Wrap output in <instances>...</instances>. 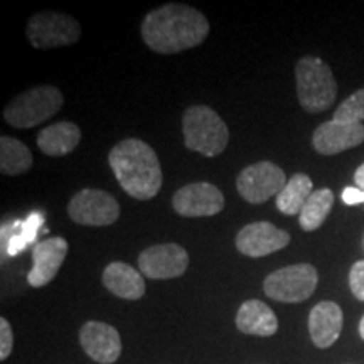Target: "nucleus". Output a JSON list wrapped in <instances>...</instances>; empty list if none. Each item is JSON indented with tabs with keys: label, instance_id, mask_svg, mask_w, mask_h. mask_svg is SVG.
<instances>
[{
	"label": "nucleus",
	"instance_id": "nucleus-1",
	"mask_svg": "<svg viewBox=\"0 0 364 364\" xmlns=\"http://www.w3.org/2000/svg\"><path fill=\"white\" fill-rule=\"evenodd\" d=\"M206 16L184 4H167L149 12L142 22V38L152 51L176 54L196 48L208 38Z\"/></svg>",
	"mask_w": 364,
	"mask_h": 364
},
{
	"label": "nucleus",
	"instance_id": "nucleus-2",
	"mask_svg": "<svg viewBox=\"0 0 364 364\" xmlns=\"http://www.w3.org/2000/svg\"><path fill=\"white\" fill-rule=\"evenodd\" d=\"M108 162L118 184L132 198L147 201L162 188V169L156 150L139 139H127L110 150Z\"/></svg>",
	"mask_w": 364,
	"mask_h": 364
},
{
	"label": "nucleus",
	"instance_id": "nucleus-3",
	"mask_svg": "<svg viewBox=\"0 0 364 364\" xmlns=\"http://www.w3.org/2000/svg\"><path fill=\"white\" fill-rule=\"evenodd\" d=\"M182 134L186 147L206 157L220 156L230 140L223 118L206 105H194L184 112Z\"/></svg>",
	"mask_w": 364,
	"mask_h": 364
},
{
	"label": "nucleus",
	"instance_id": "nucleus-4",
	"mask_svg": "<svg viewBox=\"0 0 364 364\" xmlns=\"http://www.w3.org/2000/svg\"><path fill=\"white\" fill-rule=\"evenodd\" d=\"M299 103L309 113H321L331 108L338 95V83L331 68L322 59L306 56L295 66Z\"/></svg>",
	"mask_w": 364,
	"mask_h": 364
},
{
	"label": "nucleus",
	"instance_id": "nucleus-5",
	"mask_svg": "<svg viewBox=\"0 0 364 364\" xmlns=\"http://www.w3.org/2000/svg\"><path fill=\"white\" fill-rule=\"evenodd\" d=\"M63 107V93L56 86H36L17 95L4 110V120L16 129H33L56 115Z\"/></svg>",
	"mask_w": 364,
	"mask_h": 364
},
{
	"label": "nucleus",
	"instance_id": "nucleus-6",
	"mask_svg": "<svg viewBox=\"0 0 364 364\" xmlns=\"http://www.w3.org/2000/svg\"><path fill=\"white\" fill-rule=\"evenodd\" d=\"M317 284L316 268L311 263H297L270 273L263 282V290L277 302L299 304L312 297Z\"/></svg>",
	"mask_w": 364,
	"mask_h": 364
},
{
	"label": "nucleus",
	"instance_id": "nucleus-7",
	"mask_svg": "<svg viewBox=\"0 0 364 364\" xmlns=\"http://www.w3.org/2000/svg\"><path fill=\"white\" fill-rule=\"evenodd\" d=\"M26 34L34 48L53 49L75 44L81 36V27L68 14L44 11L31 17Z\"/></svg>",
	"mask_w": 364,
	"mask_h": 364
},
{
	"label": "nucleus",
	"instance_id": "nucleus-8",
	"mask_svg": "<svg viewBox=\"0 0 364 364\" xmlns=\"http://www.w3.org/2000/svg\"><path fill=\"white\" fill-rule=\"evenodd\" d=\"M285 184V172L277 164L268 161L248 166L240 172L236 179V189L240 196L252 204L267 203L273 196H279Z\"/></svg>",
	"mask_w": 364,
	"mask_h": 364
},
{
	"label": "nucleus",
	"instance_id": "nucleus-9",
	"mask_svg": "<svg viewBox=\"0 0 364 364\" xmlns=\"http://www.w3.org/2000/svg\"><path fill=\"white\" fill-rule=\"evenodd\" d=\"M68 215L83 226H110L120 218V204L107 191L83 189L71 198Z\"/></svg>",
	"mask_w": 364,
	"mask_h": 364
},
{
	"label": "nucleus",
	"instance_id": "nucleus-10",
	"mask_svg": "<svg viewBox=\"0 0 364 364\" xmlns=\"http://www.w3.org/2000/svg\"><path fill=\"white\" fill-rule=\"evenodd\" d=\"M139 267L142 275L147 279H177L188 270L189 255L176 243L154 245L139 255Z\"/></svg>",
	"mask_w": 364,
	"mask_h": 364
},
{
	"label": "nucleus",
	"instance_id": "nucleus-11",
	"mask_svg": "<svg viewBox=\"0 0 364 364\" xmlns=\"http://www.w3.org/2000/svg\"><path fill=\"white\" fill-rule=\"evenodd\" d=\"M172 206L184 218L215 216L225 208V196L209 182H193L176 191Z\"/></svg>",
	"mask_w": 364,
	"mask_h": 364
},
{
	"label": "nucleus",
	"instance_id": "nucleus-12",
	"mask_svg": "<svg viewBox=\"0 0 364 364\" xmlns=\"http://www.w3.org/2000/svg\"><path fill=\"white\" fill-rule=\"evenodd\" d=\"M290 243V235L268 221H258L241 228L236 235V248L250 258H260L284 250Z\"/></svg>",
	"mask_w": 364,
	"mask_h": 364
},
{
	"label": "nucleus",
	"instance_id": "nucleus-13",
	"mask_svg": "<svg viewBox=\"0 0 364 364\" xmlns=\"http://www.w3.org/2000/svg\"><path fill=\"white\" fill-rule=\"evenodd\" d=\"M364 142L363 124H346L331 120L318 125L312 135V145L322 156H338Z\"/></svg>",
	"mask_w": 364,
	"mask_h": 364
},
{
	"label": "nucleus",
	"instance_id": "nucleus-14",
	"mask_svg": "<svg viewBox=\"0 0 364 364\" xmlns=\"http://www.w3.org/2000/svg\"><path fill=\"white\" fill-rule=\"evenodd\" d=\"M70 245L65 238L56 236V238H48L39 241L33 248V268H31L27 282L34 289L48 285L54 280L58 272L61 270L63 262H65Z\"/></svg>",
	"mask_w": 364,
	"mask_h": 364
},
{
	"label": "nucleus",
	"instance_id": "nucleus-15",
	"mask_svg": "<svg viewBox=\"0 0 364 364\" xmlns=\"http://www.w3.org/2000/svg\"><path fill=\"white\" fill-rule=\"evenodd\" d=\"M80 343L91 359L102 364L115 363L122 354L120 334L105 322L90 321L80 329Z\"/></svg>",
	"mask_w": 364,
	"mask_h": 364
},
{
	"label": "nucleus",
	"instance_id": "nucleus-16",
	"mask_svg": "<svg viewBox=\"0 0 364 364\" xmlns=\"http://www.w3.org/2000/svg\"><path fill=\"white\" fill-rule=\"evenodd\" d=\"M343 331V311L338 304L318 302L309 314V332L312 343L321 349L331 348Z\"/></svg>",
	"mask_w": 364,
	"mask_h": 364
},
{
	"label": "nucleus",
	"instance_id": "nucleus-17",
	"mask_svg": "<svg viewBox=\"0 0 364 364\" xmlns=\"http://www.w3.org/2000/svg\"><path fill=\"white\" fill-rule=\"evenodd\" d=\"M103 285L117 297L125 300H139L145 295V282L142 273L124 262H113L105 268L102 275Z\"/></svg>",
	"mask_w": 364,
	"mask_h": 364
},
{
	"label": "nucleus",
	"instance_id": "nucleus-18",
	"mask_svg": "<svg viewBox=\"0 0 364 364\" xmlns=\"http://www.w3.org/2000/svg\"><path fill=\"white\" fill-rule=\"evenodd\" d=\"M236 327L243 334L270 338L279 329V318L267 304L253 299L241 304L236 314Z\"/></svg>",
	"mask_w": 364,
	"mask_h": 364
},
{
	"label": "nucleus",
	"instance_id": "nucleus-19",
	"mask_svg": "<svg viewBox=\"0 0 364 364\" xmlns=\"http://www.w3.org/2000/svg\"><path fill=\"white\" fill-rule=\"evenodd\" d=\"M81 140L80 127L73 122H59L41 130L38 135V147L46 156H66L78 147Z\"/></svg>",
	"mask_w": 364,
	"mask_h": 364
},
{
	"label": "nucleus",
	"instance_id": "nucleus-20",
	"mask_svg": "<svg viewBox=\"0 0 364 364\" xmlns=\"http://www.w3.org/2000/svg\"><path fill=\"white\" fill-rule=\"evenodd\" d=\"M314 193L312 179L307 174H294L287 181L285 188L277 196V209L287 216L300 215L304 204Z\"/></svg>",
	"mask_w": 364,
	"mask_h": 364
},
{
	"label": "nucleus",
	"instance_id": "nucleus-21",
	"mask_svg": "<svg viewBox=\"0 0 364 364\" xmlns=\"http://www.w3.org/2000/svg\"><path fill=\"white\" fill-rule=\"evenodd\" d=\"M33 167V154L14 136L0 139V172L4 176H21Z\"/></svg>",
	"mask_w": 364,
	"mask_h": 364
},
{
	"label": "nucleus",
	"instance_id": "nucleus-22",
	"mask_svg": "<svg viewBox=\"0 0 364 364\" xmlns=\"http://www.w3.org/2000/svg\"><path fill=\"white\" fill-rule=\"evenodd\" d=\"M332 206H334V193L331 189L314 191L299 215L300 228L304 231H316L324 225Z\"/></svg>",
	"mask_w": 364,
	"mask_h": 364
},
{
	"label": "nucleus",
	"instance_id": "nucleus-23",
	"mask_svg": "<svg viewBox=\"0 0 364 364\" xmlns=\"http://www.w3.org/2000/svg\"><path fill=\"white\" fill-rule=\"evenodd\" d=\"M44 215L41 213H33L26 221H17L16 225L11 226V238H9L7 248L4 252H7L11 257H16L17 253H21L27 245L34 243L36 236H38V230L43 226Z\"/></svg>",
	"mask_w": 364,
	"mask_h": 364
},
{
	"label": "nucleus",
	"instance_id": "nucleus-24",
	"mask_svg": "<svg viewBox=\"0 0 364 364\" xmlns=\"http://www.w3.org/2000/svg\"><path fill=\"white\" fill-rule=\"evenodd\" d=\"M332 120L346 122V124H363L364 120V88L346 98L334 113Z\"/></svg>",
	"mask_w": 364,
	"mask_h": 364
},
{
	"label": "nucleus",
	"instance_id": "nucleus-25",
	"mask_svg": "<svg viewBox=\"0 0 364 364\" xmlns=\"http://www.w3.org/2000/svg\"><path fill=\"white\" fill-rule=\"evenodd\" d=\"M349 287L354 297L364 302V260L356 262L349 270Z\"/></svg>",
	"mask_w": 364,
	"mask_h": 364
},
{
	"label": "nucleus",
	"instance_id": "nucleus-26",
	"mask_svg": "<svg viewBox=\"0 0 364 364\" xmlns=\"http://www.w3.org/2000/svg\"><path fill=\"white\" fill-rule=\"evenodd\" d=\"M14 346V334L12 327L7 322V318H0V359L6 361L11 356Z\"/></svg>",
	"mask_w": 364,
	"mask_h": 364
},
{
	"label": "nucleus",
	"instance_id": "nucleus-27",
	"mask_svg": "<svg viewBox=\"0 0 364 364\" xmlns=\"http://www.w3.org/2000/svg\"><path fill=\"white\" fill-rule=\"evenodd\" d=\"M343 203L348 204V206L364 204V191L359 188H346L343 191Z\"/></svg>",
	"mask_w": 364,
	"mask_h": 364
},
{
	"label": "nucleus",
	"instance_id": "nucleus-28",
	"mask_svg": "<svg viewBox=\"0 0 364 364\" xmlns=\"http://www.w3.org/2000/svg\"><path fill=\"white\" fill-rule=\"evenodd\" d=\"M354 182H356L359 189L364 191V164L363 166H359L356 172H354Z\"/></svg>",
	"mask_w": 364,
	"mask_h": 364
},
{
	"label": "nucleus",
	"instance_id": "nucleus-29",
	"mask_svg": "<svg viewBox=\"0 0 364 364\" xmlns=\"http://www.w3.org/2000/svg\"><path fill=\"white\" fill-rule=\"evenodd\" d=\"M359 334H361V338L364 339V317L361 318V322H359Z\"/></svg>",
	"mask_w": 364,
	"mask_h": 364
}]
</instances>
